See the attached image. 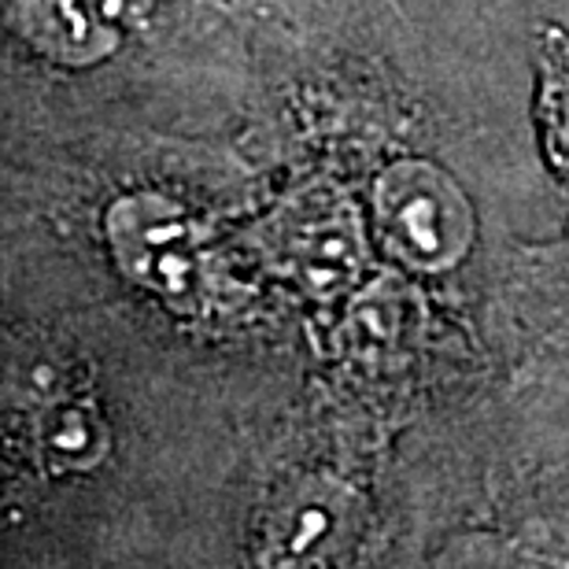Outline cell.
Wrapping results in <instances>:
<instances>
[{
	"label": "cell",
	"mask_w": 569,
	"mask_h": 569,
	"mask_svg": "<svg viewBox=\"0 0 569 569\" xmlns=\"http://www.w3.org/2000/svg\"><path fill=\"white\" fill-rule=\"evenodd\" d=\"M252 97L241 0H4V133L211 138Z\"/></svg>",
	"instance_id": "1"
},
{
	"label": "cell",
	"mask_w": 569,
	"mask_h": 569,
	"mask_svg": "<svg viewBox=\"0 0 569 569\" xmlns=\"http://www.w3.org/2000/svg\"><path fill=\"white\" fill-rule=\"evenodd\" d=\"M537 122L551 178L569 189V33L562 27L540 30Z\"/></svg>",
	"instance_id": "2"
}]
</instances>
